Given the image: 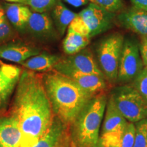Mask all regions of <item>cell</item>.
<instances>
[{"instance_id": "obj_8", "label": "cell", "mask_w": 147, "mask_h": 147, "mask_svg": "<svg viewBox=\"0 0 147 147\" xmlns=\"http://www.w3.org/2000/svg\"><path fill=\"white\" fill-rule=\"evenodd\" d=\"M78 16L87 25L91 38L111 29L115 23L116 14L90 3L87 8L79 12Z\"/></svg>"}, {"instance_id": "obj_17", "label": "cell", "mask_w": 147, "mask_h": 147, "mask_svg": "<svg viewBox=\"0 0 147 147\" xmlns=\"http://www.w3.org/2000/svg\"><path fill=\"white\" fill-rule=\"evenodd\" d=\"M101 134L115 132L121 129L128 122L117 109L112 99H108L104 113Z\"/></svg>"}, {"instance_id": "obj_25", "label": "cell", "mask_w": 147, "mask_h": 147, "mask_svg": "<svg viewBox=\"0 0 147 147\" xmlns=\"http://www.w3.org/2000/svg\"><path fill=\"white\" fill-rule=\"evenodd\" d=\"M132 85L147 100V66L144 67L138 76L134 79Z\"/></svg>"}, {"instance_id": "obj_27", "label": "cell", "mask_w": 147, "mask_h": 147, "mask_svg": "<svg viewBox=\"0 0 147 147\" xmlns=\"http://www.w3.org/2000/svg\"><path fill=\"white\" fill-rule=\"evenodd\" d=\"M68 28L71 29L74 32L78 33V34L82 35L84 36H87L90 38V32L89 29L81 19V18L78 16V14L74 18V19L69 24Z\"/></svg>"}, {"instance_id": "obj_24", "label": "cell", "mask_w": 147, "mask_h": 147, "mask_svg": "<svg viewBox=\"0 0 147 147\" xmlns=\"http://www.w3.org/2000/svg\"><path fill=\"white\" fill-rule=\"evenodd\" d=\"M136 133L133 147H147V118L135 123Z\"/></svg>"}, {"instance_id": "obj_28", "label": "cell", "mask_w": 147, "mask_h": 147, "mask_svg": "<svg viewBox=\"0 0 147 147\" xmlns=\"http://www.w3.org/2000/svg\"><path fill=\"white\" fill-rule=\"evenodd\" d=\"M140 52L144 67L147 66V36H143L139 45Z\"/></svg>"}, {"instance_id": "obj_33", "label": "cell", "mask_w": 147, "mask_h": 147, "mask_svg": "<svg viewBox=\"0 0 147 147\" xmlns=\"http://www.w3.org/2000/svg\"><path fill=\"white\" fill-rule=\"evenodd\" d=\"M71 147H77V146H76V144H75L74 143L72 142H71Z\"/></svg>"}, {"instance_id": "obj_11", "label": "cell", "mask_w": 147, "mask_h": 147, "mask_svg": "<svg viewBox=\"0 0 147 147\" xmlns=\"http://www.w3.org/2000/svg\"><path fill=\"white\" fill-rule=\"evenodd\" d=\"M69 127L54 117L48 131L32 147H71Z\"/></svg>"}, {"instance_id": "obj_9", "label": "cell", "mask_w": 147, "mask_h": 147, "mask_svg": "<svg viewBox=\"0 0 147 147\" xmlns=\"http://www.w3.org/2000/svg\"><path fill=\"white\" fill-rule=\"evenodd\" d=\"M25 32L41 42L51 41L57 37L52 17L48 12H32Z\"/></svg>"}, {"instance_id": "obj_5", "label": "cell", "mask_w": 147, "mask_h": 147, "mask_svg": "<svg viewBox=\"0 0 147 147\" xmlns=\"http://www.w3.org/2000/svg\"><path fill=\"white\" fill-rule=\"evenodd\" d=\"M123 42V35L113 34L101 40L96 48L100 69L104 76L111 82L117 80L119 61Z\"/></svg>"}, {"instance_id": "obj_4", "label": "cell", "mask_w": 147, "mask_h": 147, "mask_svg": "<svg viewBox=\"0 0 147 147\" xmlns=\"http://www.w3.org/2000/svg\"><path fill=\"white\" fill-rule=\"evenodd\" d=\"M110 98L129 122L136 123L147 118V100L131 84L115 88Z\"/></svg>"}, {"instance_id": "obj_10", "label": "cell", "mask_w": 147, "mask_h": 147, "mask_svg": "<svg viewBox=\"0 0 147 147\" xmlns=\"http://www.w3.org/2000/svg\"><path fill=\"white\" fill-rule=\"evenodd\" d=\"M22 69L18 66L0 64V114L5 111L15 91Z\"/></svg>"}, {"instance_id": "obj_29", "label": "cell", "mask_w": 147, "mask_h": 147, "mask_svg": "<svg viewBox=\"0 0 147 147\" xmlns=\"http://www.w3.org/2000/svg\"><path fill=\"white\" fill-rule=\"evenodd\" d=\"M134 8L147 12V0H130Z\"/></svg>"}, {"instance_id": "obj_32", "label": "cell", "mask_w": 147, "mask_h": 147, "mask_svg": "<svg viewBox=\"0 0 147 147\" xmlns=\"http://www.w3.org/2000/svg\"><path fill=\"white\" fill-rule=\"evenodd\" d=\"M93 147H104V146H103V145L98 141V142H97L95 145H94V146H93Z\"/></svg>"}, {"instance_id": "obj_30", "label": "cell", "mask_w": 147, "mask_h": 147, "mask_svg": "<svg viewBox=\"0 0 147 147\" xmlns=\"http://www.w3.org/2000/svg\"><path fill=\"white\" fill-rule=\"evenodd\" d=\"M64 1L73 6L80 7L87 3L89 0H64Z\"/></svg>"}, {"instance_id": "obj_23", "label": "cell", "mask_w": 147, "mask_h": 147, "mask_svg": "<svg viewBox=\"0 0 147 147\" xmlns=\"http://www.w3.org/2000/svg\"><path fill=\"white\" fill-rule=\"evenodd\" d=\"M59 0H23L22 4L28 6L32 12H48L53 8Z\"/></svg>"}, {"instance_id": "obj_18", "label": "cell", "mask_w": 147, "mask_h": 147, "mask_svg": "<svg viewBox=\"0 0 147 147\" xmlns=\"http://www.w3.org/2000/svg\"><path fill=\"white\" fill-rule=\"evenodd\" d=\"M69 78L72 79L82 89L92 95L100 94L106 88V82L104 76L91 74L77 73Z\"/></svg>"}, {"instance_id": "obj_26", "label": "cell", "mask_w": 147, "mask_h": 147, "mask_svg": "<svg viewBox=\"0 0 147 147\" xmlns=\"http://www.w3.org/2000/svg\"><path fill=\"white\" fill-rule=\"evenodd\" d=\"M91 3L98 5L108 12H119L123 7V0H89Z\"/></svg>"}, {"instance_id": "obj_20", "label": "cell", "mask_w": 147, "mask_h": 147, "mask_svg": "<svg viewBox=\"0 0 147 147\" xmlns=\"http://www.w3.org/2000/svg\"><path fill=\"white\" fill-rule=\"evenodd\" d=\"M51 17L59 35L63 36L69 24L77 16V14L68 9L60 0L52 9Z\"/></svg>"}, {"instance_id": "obj_2", "label": "cell", "mask_w": 147, "mask_h": 147, "mask_svg": "<svg viewBox=\"0 0 147 147\" xmlns=\"http://www.w3.org/2000/svg\"><path fill=\"white\" fill-rule=\"evenodd\" d=\"M42 80L53 115L69 127L95 96L82 89L71 78L54 69L42 74Z\"/></svg>"}, {"instance_id": "obj_22", "label": "cell", "mask_w": 147, "mask_h": 147, "mask_svg": "<svg viewBox=\"0 0 147 147\" xmlns=\"http://www.w3.org/2000/svg\"><path fill=\"white\" fill-rule=\"evenodd\" d=\"M16 32L5 16L4 10L0 3V46L15 39Z\"/></svg>"}, {"instance_id": "obj_31", "label": "cell", "mask_w": 147, "mask_h": 147, "mask_svg": "<svg viewBox=\"0 0 147 147\" xmlns=\"http://www.w3.org/2000/svg\"><path fill=\"white\" fill-rule=\"evenodd\" d=\"M5 1H8L9 3H23V0H4Z\"/></svg>"}, {"instance_id": "obj_6", "label": "cell", "mask_w": 147, "mask_h": 147, "mask_svg": "<svg viewBox=\"0 0 147 147\" xmlns=\"http://www.w3.org/2000/svg\"><path fill=\"white\" fill-rule=\"evenodd\" d=\"M53 69L67 77L77 73L91 74L104 76L97 65L91 51L87 48L76 54L60 58Z\"/></svg>"}, {"instance_id": "obj_16", "label": "cell", "mask_w": 147, "mask_h": 147, "mask_svg": "<svg viewBox=\"0 0 147 147\" xmlns=\"http://www.w3.org/2000/svg\"><path fill=\"white\" fill-rule=\"evenodd\" d=\"M5 16L14 28L25 32L32 11L27 5L18 3H3Z\"/></svg>"}, {"instance_id": "obj_1", "label": "cell", "mask_w": 147, "mask_h": 147, "mask_svg": "<svg viewBox=\"0 0 147 147\" xmlns=\"http://www.w3.org/2000/svg\"><path fill=\"white\" fill-rule=\"evenodd\" d=\"M9 114L17 121L27 147L34 146L47 133L55 116L42 74L22 70Z\"/></svg>"}, {"instance_id": "obj_13", "label": "cell", "mask_w": 147, "mask_h": 147, "mask_svg": "<svg viewBox=\"0 0 147 147\" xmlns=\"http://www.w3.org/2000/svg\"><path fill=\"white\" fill-rule=\"evenodd\" d=\"M40 53L39 48L23 42L12 41L0 46V58L19 64Z\"/></svg>"}, {"instance_id": "obj_34", "label": "cell", "mask_w": 147, "mask_h": 147, "mask_svg": "<svg viewBox=\"0 0 147 147\" xmlns=\"http://www.w3.org/2000/svg\"><path fill=\"white\" fill-rule=\"evenodd\" d=\"M1 61H0V64H1Z\"/></svg>"}, {"instance_id": "obj_21", "label": "cell", "mask_w": 147, "mask_h": 147, "mask_svg": "<svg viewBox=\"0 0 147 147\" xmlns=\"http://www.w3.org/2000/svg\"><path fill=\"white\" fill-rule=\"evenodd\" d=\"M90 40L91 39L88 37L79 34L67 28L65 38L62 43L63 52L67 55L78 53L87 48Z\"/></svg>"}, {"instance_id": "obj_15", "label": "cell", "mask_w": 147, "mask_h": 147, "mask_svg": "<svg viewBox=\"0 0 147 147\" xmlns=\"http://www.w3.org/2000/svg\"><path fill=\"white\" fill-rule=\"evenodd\" d=\"M135 133V123L128 121L119 131L100 134L99 142L104 147H133Z\"/></svg>"}, {"instance_id": "obj_3", "label": "cell", "mask_w": 147, "mask_h": 147, "mask_svg": "<svg viewBox=\"0 0 147 147\" xmlns=\"http://www.w3.org/2000/svg\"><path fill=\"white\" fill-rule=\"evenodd\" d=\"M107 102L105 93L95 95L69 126L71 140L77 147H93L98 142Z\"/></svg>"}, {"instance_id": "obj_14", "label": "cell", "mask_w": 147, "mask_h": 147, "mask_svg": "<svg viewBox=\"0 0 147 147\" xmlns=\"http://www.w3.org/2000/svg\"><path fill=\"white\" fill-rule=\"evenodd\" d=\"M117 21L124 28L142 36H147V12L135 8L123 11Z\"/></svg>"}, {"instance_id": "obj_7", "label": "cell", "mask_w": 147, "mask_h": 147, "mask_svg": "<svg viewBox=\"0 0 147 147\" xmlns=\"http://www.w3.org/2000/svg\"><path fill=\"white\" fill-rule=\"evenodd\" d=\"M139 45L131 38L124 40L119 61L117 81L127 83L134 81L144 68Z\"/></svg>"}, {"instance_id": "obj_19", "label": "cell", "mask_w": 147, "mask_h": 147, "mask_svg": "<svg viewBox=\"0 0 147 147\" xmlns=\"http://www.w3.org/2000/svg\"><path fill=\"white\" fill-rule=\"evenodd\" d=\"M59 59L60 57L57 55L43 53L32 57L21 65L25 69L35 72L45 73L53 70L55 64Z\"/></svg>"}, {"instance_id": "obj_12", "label": "cell", "mask_w": 147, "mask_h": 147, "mask_svg": "<svg viewBox=\"0 0 147 147\" xmlns=\"http://www.w3.org/2000/svg\"><path fill=\"white\" fill-rule=\"evenodd\" d=\"M0 147H27L17 121L10 114H0Z\"/></svg>"}]
</instances>
